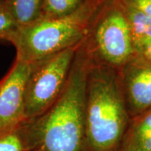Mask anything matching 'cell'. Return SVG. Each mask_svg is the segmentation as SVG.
<instances>
[{
  "instance_id": "obj_1",
  "label": "cell",
  "mask_w": 151,
  "mask_h": 151,
  "mask_svg": "<svg viewBox=\"0 0 151 151\" xmlns=\"http://www.w3.org/2000/svg\"><path fill=\"white\" fill-rule=\"evenodd\" d=\"M82 43L60 97L44 113L27 120L33 150L90 151L86 125V85L90 60Z\"/></svg>"
},
{
  "instance_id": "obj_2",
  "label": "cell",
  "mask_w": 151,
  "mask_h": 151,
  "mask_svg": "<svg viewBox=\"0 0 151 151\" xmlns=\"http://www.w3.org/2000/svg\"><path fill=\"white\" fill-rule=\"evenodd\" d=\"M129 112L116 69L90 61L86 125L90 151H120L129 129Z\"/></svg>"
},
{
  "instance_id": "obj_3",
  "label": "cell",
  "mask_w": 151,
  "mask_h": 151,
  "mask_svg": "<svg viewBox=\"0 0 151 151\" xmlns=\"http://www.w3.org/2000/svg\"><path fill=\"white\" fill-rule=\"evenodd\" d=\"M104 0H86L73 14L54 18H39L19 27L8 42L16 58L34 64L79 46L86 38L92 18Z\"/></svg>"
},
{
  "instance_id": "obj_4",
  "label": "cell",
  "mask_w": 151,
  "mask_h": 151,
  "mask_svg": "<svg viewBox=\"0 0 151 151\" xmlns=\"http://www.w3.org/2000/svg\"><path fill=\"white\" fill-rule=\"evenodd\" d=\"M90 61L118 69L134 53L127 18L118 0H104L82 43Z\"/></svg>"
},
{
  "instance_id": "obj_5",
  "label": "cell",
  "mask_w": 151,
  "mask_h": 151,
  "mask_svg": "<svg viewBox=\"0 0 151 151\" xmlns=\"http://www.w3.org/2000/svg\"><path fill=\"white\" fill-rule=\"evenodd\" d=\"M79 46L32 64L24 92L26 120L40 116L60 97L67 83Z\"/></svg>"
},
{
  "instance_id": "obj_6",
  "label": "cell",
  "mask_w": 151,
  "mask_h": 151,
  "mask_svg": "<svg viewBox=\"0 0 151 151\" xmlns=\"http://www.w3.org/2000/svg\"><path fill=\"white\" fill-rule=\"evenodd\" d=\"M32 65L16 58L10 70L0 80V135L24 121V92Z\"/></svg>"
},
{
  "instance_id": "obj_7",
  "label": "cell",
  "mask_w": 151,
  "mask_h": 151,
  "mask_svg": "<svg viewBox=\"0 0 151 151\" xmlns=\"http://www.w3.org/2000/svg\"><path fill=\"white\" fill-rule=\"evenodd\" d=\"M120 81L129 113L138 115L151 109V63L129 60L122 68Z\"/></svg>"
},
{
  "instance_id": "obj_8",
  "label": "cell",
  "mask_w": 151,
  "mask_h": 151,
  "mask_svg": "<svg viewBox=\"0 0 151 151\" xmlns=\"http://www.w3.org/2000/svg\"><path fill=\"white\" fill-rule=\"evenodd\" d=\"M120 4L129 24L134 51L141 55L151 43V18L129 6Z\"/></svg>"
},
{
  "instance_id": "obj_9",
  "label": "cell",
  "mask_w": 151,
  "mask_h": 151,
  "mask_svg": "<svg viewBox=\"0 0 151 151\" xmlns=\"http://www.w3.org/2000/svg\"><path fill=\"white\" fill-rule=\"evenodd\" d=\"M120 151H151V109L129 127Z\"/></svg>"
},
{
  "instance_id": "obj_10",
  "label": "cell",
  "mask_w": 151,
  "mask_h": 151,
  "mask_svg": "<svg viewBox=\"0 0 151 151\" xmlns=\"http://www.w3.org/2000/svg\"><path fill=\"white\" fill-rule=\"evenodd\" d=\"M19 27L29 24L40 18L43 0H6Z\"/></svg>"
},
{
  "instance_id": "obj_11",
  "label": "cell",
  "mask_w": 151,
  "mask_h": 151,
  "mask_svg": "<svg viewBox=\"0 0 151 151\" xmlns=\"http://www.w3.org/2000/svg\"><path fill=\"white\" fill-rule=\"evenodd\" d=\"M27 120L19 127L0 135V151L32 150Z\"/></svg>"
},
{
  "instance_id": "obj_12",
  "label": "cell",
  "mask_w": 151,
  "mask_h": 151,
  "mask_svg": "<svg viewBox=\"0 0 151 151\" xmlns=\"http://www.w3.org/2000/svg\"><path fill=\"white\" fill-rule=\"evenodd\" d=\"M86 0H43L39 18H54L70 15Z\"/></svg>"
},
{
  "instance_id": "obj_13",
  "label": "cell",
  "mask_w": 151,
  "mask_h": 151,
  "mask_svg": "<svg viewBox=\"0 0 151 151\" xmlns=\"http://www.w3.org/2000/svg\"><path fill=\"white\" fill-rule=\"evenodd\" d=\"M19 27L6 1L0 3V42L8 41Z\"/></svg>"
},
{
  "instance_id": "obj_14",
  "label": "cell",
  "mask_w": 151,
  "mask_h": 151,
  "mask_svg": "<svg viewBox=\"0 0 151 151\" xmlns=\"http://www.w3.org/2000/svg\"><path fill=\"white\" fill-rule=\"evenodd\" d=\"M119 1L141 11L151 18V0H119Z\"/></svg>"
},
{
  "instance_id": "obj_15",
  "label": "cell",
  "mask_w": 151,
  "mask_h": 151,
  "mask_svg": "<svg viewBox=\"0 0 151 151\" xmlns=\"http://www.w3.org/2000/svg\"><path fill=\"white\" fill-rule=\"evenodd\" d=\"M141 55L143 57V59L151 63V43L150 46L144 50V52L141 54Z\"/></svg>"
},
{
  "instance_id": "obj_16",
  "label": "cell",
  "mask_w": 151,
  "mask_h": 151,
  "mask_svg": "<svg viewBox=\"0 0 151 151\" xmlns=\"http://www.w3.org/2000/svg\"><path fill=\"white\" fill-rule=\"evenodd\" d=\"M6 0H0V3L1 2H3V1H5Z\"/></svg>"
},
{
  "instance_id": "obj_17",
  "label": "cell",
  "mask_w": 151,
  "mask_h": 151,
  "mask_svg": "<svg viewBox=\"0 0 151 151\" xmlns=\"http://www.w3.org/2000/svg\"><path fill=\"white\" fill-rule=\"evenodd\" d=\"M29 151H37V150H29Z\"/></svg>"
}]
</instances>
